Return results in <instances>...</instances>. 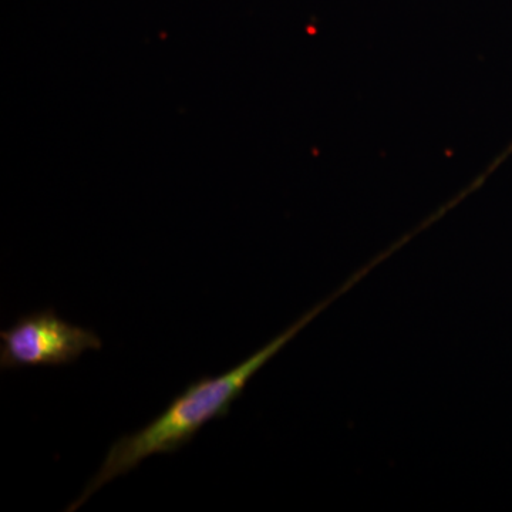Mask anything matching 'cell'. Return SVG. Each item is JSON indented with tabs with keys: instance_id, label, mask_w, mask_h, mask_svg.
<instances>
[{
	"instance_id": "obj_1",
	"label": "cell",
	"mask_w": 512,
	"mask_h": 512,
	"mask_svg": "<svg viewBox=\"0 0 512 512\" xmlns=\"http://www.w3.org/2000/svg\"><path fill=\"white\" fill-rule=\"evenodd\" d=\"M336 296H339V293L328 301L319 303L298 322L293 323L291 328L276 336L268 345L238 366L229 369L224 375L205 376L188 384L183 392L171 400L164 412L158 414L147 426L114 441L107 451L103 464L87 483L82 495L70 504L66 511L79 510L104 485L126 476L147 458L158 454L175 453L190 443L202 427L207 426L212 420L227 417L232 404L242 396L249 380L258 373V370L262 369L276 353L281 352Z\"/></svg>"
},
{
	"instance_id": "obj_2",
	"label": "cell",
	"mask_w": 512,
	"mask_h": 512,
	"mask_svg": "<svg viewBox=\"0 0 512 512\" xmlns=\"http://www.w3.org/2000/svg\"><path fill=\"white\" fill-rule=\"evenodd\" d=\"M0 339L3 370L72 365L87 350L103 345L94 330L66 322L52 308L20 316L0 332Z\"/></svg>"
}]
</instances>
